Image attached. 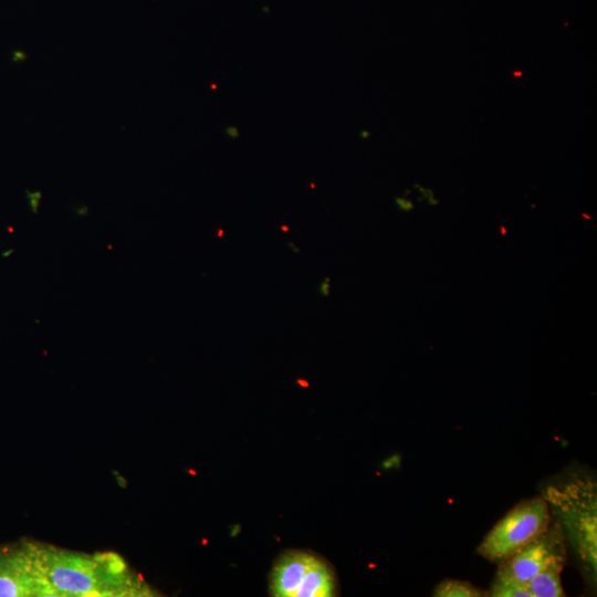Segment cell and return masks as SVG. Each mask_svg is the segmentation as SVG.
I'll list each match as a JSON object with an SVG mask.
<instances>
[{"label": "cell", "instance_id": "obj_18", "mask_svg": "<svg viewBox=\"0 0 597 597\" xmlns=\"http://www.w3.org/2000/svg\"><path fill=\"white\" fill-rule=\"evenodd\" d=\"M282 230L287 231V228H286V227H282Z\"/></svg>", "mask_w": 597, "mask_h": 597}, {"label": "cell", "instance_id": "obj_10", "mask_svg": "<svg viewBox=\"0 0 597 597\" xmlns=\"http://www.w3.org/2000/svg\"><path fill=\"white\" fill-rule=\"evenodd\" d=\"M488 596L492 597H532L526 585L520 584L514 579L499 575L491 583Z\"/></svg>", "mask_w": 597, "mask_h": 597}, {"label": "cell", "instance_id": "obj_16", "mask_svg": "<svg viewBox=\"0 0 597 597\" xmlns=\"http://www.w3.org/2000/svg\"><path fill=\"white\" fill-rule=\"evenodd\" d=\"M328 280H326V282H323L322 286H321V290L323 292L324 295H327L328 294Z\"/></svg>", "mask_w": 597, "mask_h": 597}, {"label": "cell", "instance_id": "obj_9", "mask_svg": "<svg viewBox=\"0 0 597 597\" xmlns=\"http://www.w3.org/2000/svg\"><path fill=\"white\" fill-rule=\"evenodd\" d=\"M434 597H483L488 591L462 579L446 578L433 589Z\"/></svg>", "mask_w": 597, "mask_h": 597}, {"label": "cell", "instance_id": "obj_1", "mask_svg": "<svg viewBox=\"0 0 597 597\" xmlns=\"http://www.w3.org/2000/svg\"><path fill=\"white\" fill-rule=\"evenodd\" d=\"M55 597H145L150 586L114 552L81 553L38 542Z\"/></svg>", "mask_w": 597, "mask_h": 597}, {"label": "cell", "instance_id": "obj_11", "mask_svg": "<svg viewBox=\"0 0 597 597\" xmlns=\"http://www.w3.org/2000/svg\"><path fill=\"white\" fill-rule=\"evenodd\" d=\"M27 196H28L30 209L32 210V212L36 213L40 207V202H41V197H42L41 191H27Z\"/></svg>", "mask_w": 597, "mask_h": 597}, {"label": "cell", "instance_id": "obj_5", "mask_svg": "<svg viewBox=\"0 0 597 597\" xmlns=\"http://www.w3.org/2000/svg\"><path fill=\"white\" fill-rule=\"evenodd\" d=\"M561 558L567 559V543L559 523L552 517L540 536L498 564L496 574L526 585L548 564Z\"/></svg>", "mask_w": 597, "mask_h": 597}, {"label": "cell", "instance_id": "obj_14", "mask_svg": "<svg viewBox=\"0 0 597 597\" xmlns=\"http://www.w3.org/2000/svg\"><path fill=\"white\" fill-rule=\"evenodd\" d=\"M75 213L78 216V217H84L88 213V209L86 206L82 205L77 208H75Z\"/></svg>", "mask_w": 597, "mask_h": 597}, {"label": "cell", "instance_id": "obj_6", "mask_svg": "<svg viewBox=\"0 0 597 597\" xmlns=\"http://www.w3.org/2000/svg\"><path fill=\"white\" fill-rule=\"evenodd\" d=\"M316 557L292 552L280 559L271 576V594L275 597H296Z\"/></svg>", "mask_w": 597, "mask_h": 597}, {"label": "cell", "instance_id": "obj_2", "mask_svg": "<svg viewBox=\"0 0 597 597\" xmlns=\"http://www.w3.org/2000/svg\"><path fill=\"white\" fill-rule=\"evenodd\" d=\"M552 517L563 531L566 543L579 561L584 575L596 583L597 569V489L586 474H573L545 489Z\"/></svg>", "mask_w": 597, "mask_h": 597}, {"label": "cell", "instance_id": "obj_4", "mask_svg": "<svg viewBox=\"0 0 597 597\" xmlns=\"http://www.w3.org/2000/svg\"><path fill=\"white\" fill-rule=\"evenodd\" d=\"M0 597H55L38 541L23 540L0 547Z\"/></svg>", "mask_w": 597, "mask_h": 597}, {"label": "cell", "instance_id": "obj_13", "mask_svg": "<svg viewBox=\"0 0 597 597\" xmlns=\"http://www.w3.org/2000/svg\"><path fill=\"white\" fill-rule=\"evenodd\" d=\"M12 61L18 63V62H22L27 59V54L24 53V51H21V50H15L12 52Z\"/></svg>", "mask_w": 597, "mask_h": 597}, {"label": "cell", "instance_id": "obj_12", "mask_svg": "<svg viewBox=\"0 0 597 597\" xmlns=\"http://www.w3.org/2000/svg\"><path fill=\"white\" fill-rule=\"evenodd\" d=\"M398 208L402 211H410L413 208V203L410 200L404 198H396Z\"/></svg>", "mask_w": 597, "mask_h": 597}, {"label": "cell", "instance_id": "obj_3", "mask_svg": "<svg viewBox=\"0 0 597 597\" xmlns=\"http://www.w3.org/2000/svg\"><path fill=\"white\" fill-rule=\"evenodd\" d=\"M551 522L552 514L543 495L523 500L494 524L476 552L499 564L540 536Z\"/></svg>", "mask_w": 597, "mask_h": 597}, {"label": "cell", "instance_id": "obj_8", "mask_svg": "<svg viewBox=\"0 0 597 597\" xmlns=\"http://www.w3.org/2000/svg\"><path fill=\"white\" fill-rule=\"evenodd\" d=\"M334 588L332 572L323 562L317 559L298 589L296 597H331L334 595Z\"/></svg>", "mask_w": 597, "mask_h": 597}, {"label": "cell", "instance_id": "obj_17", "mask_svg": "<svg viewBox=\"0 0 597 597\" xmlns=\"http://www.w3.org/2000/svg\"><path fill=\"white\" fill-rule=\"evenodd\" d=\"M222 234V230L218 231V235L221 237Z\"/></svg>", "mask_w": 597, "mask_h": 597}, {"label": "cell", "instance_id": "obj_7", "mask_svg": "<svg viewBox=\"0 0 597 597\" xmlns=\"http://www.w3.org/2000/svg\"><path fill=\"white\" fill-rule=\"evenodd\" d=\"M566 561V558L553 561L526 584L532 597L565 596L561 574Z\"/></svg>", "mask_w": 597, "mask_h": 597}, {"label": "cell", "instance_id": "obj_15", "mask_svg": "<svg viewBox=\"0 0 597 597\" xmlns=\"http://www.w3.org/2000/svg\"><path fill=\"white\" fill-rule=\"evenodd\" d=\"M227 134L230 137L235 138V137H238V129L234 128V127H229V128H227Z\"/></svg>", "mask_w": 597, "mask_h": 597}]
</instances>
